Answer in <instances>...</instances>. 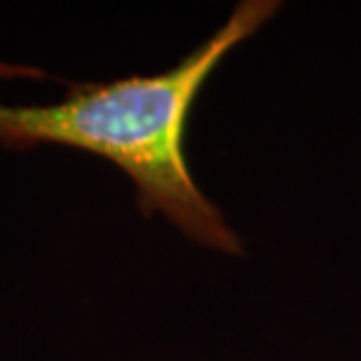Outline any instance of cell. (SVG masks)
<instances>
[{
  "label": "cell",
  "mask_w": 361,
  "mask_h": 361,
  "mask_svg": "<svg viewBox=\"0 0 361 361\" xmlns=\"http://www.w3.org/2000/svg\"><path fill=\"white\" fill-rule=\"evenodd\" d=\"M279 10V0H242L212 38L162 73L71 82L66 97L49 106H0V146L49 143L108 160L132 178L143 216L162 214L200 247L242 256L240 235L192 176L185 132L214 71Z\"/></svg>",
  "instance_id": "obj_1"
},
{
  "label": "cell",
  "mask_w": 361,
  "mask_h": 361,
  "mask_svg": "<svg viewBox=\"0 0 361 361\" xmlns=\"http://www.w3.org/2000/svg\"><path fill=\"white\" fill-rule=\"evenodd\" d=\"M0 78H5V80H42V78H47V73H42L40 68L35 66H17V63H5L0 61Z\"/></svg>",
  "instance_id": "obj_2"
}]
</instances>
